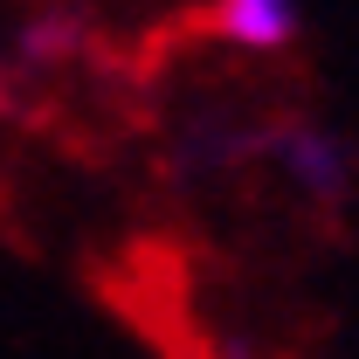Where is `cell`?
Listing matches in <instances>:
<instances>
[{
  "label": "cell",
  "mask_w": 359,
  "mask_h": 359,
  "mask_svg": "<svg viewBox=\"0 0 359 359\" xmlns=\"http://www.w3.org/2000/svg\"><path fill=\"white\" fill-rule=\"evenodd\" d=\"M76 42H83V28H76L69 14H48V21H35V28L21 35V55H35V62H55V55H69Z\"/></svg>",
  "instance_id": "3"
},
{
  "label": "cell",
  "mask_w": 359,
  "mask_h": 359,
  "mask_svg": "<svg viewBox=\"0 0 359 359\" xmlns=\"http://www.w3.org/2000/svg\"><path fill=\"white\" fill-rule=\"evenodd\" d=\"M215 35L256 55H276L297 42V0H215Z\"/></svg>",
  "instance_id": "2"
},
{
  "label": "cell",
  "mask_w": 359,
  "mask_h": 359,
  "mask_svg": "<svg viewBox=\"0 0 359 359\" xmlns=\"http://www.w3.org/2000/svg\"><path fill=\"white\" fill-rule=\"evenodd\" d=\"M256 152L276 159V166L297 180L304 194H318V201H339L346 180H353V152H346V138L325 132V125H311V118H290V125H276V132H256Z\"/></svg>",
  "instance_id": "1"
}]
</instances>
